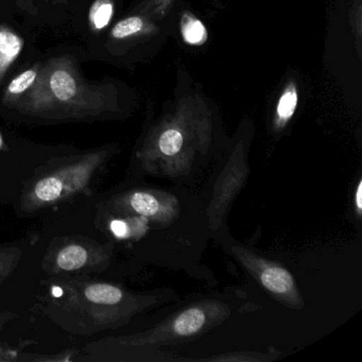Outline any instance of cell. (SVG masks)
I'll return each instance as SVG.
<instances>
[{"label":"cell","mask_w":362,"mask_h":362,"mask_svg":"<svg viewBox=\"0 0 362 362\" xmlns=\"http://www.w3.org/2000/svg\"><path fill=\"white\" fill-rule=\"evenodd\" d=\"M54 279L43 298V311L54 324L78 336H92L128 323L145 306L144 296L97 279Z\"/></svg>","instance_id":"1"},{"label":"cell","mask_w":362,"mask_h":362,"mask_svg":"<svg viewBox=\"0 0 362 362\" xmlns=\"http://www.w3.org/2000/svg\"><path fill=\"white\" fill-rule=\"evenodd\" d=\"M13 109L45 119L97 117L117 110V93L113 86L88 83L73 59L63 56L42 64L37 81Z\"/></svg>","instance_id":"2"},{"label":"cell","mask_w":362,"mask_h":362,"mask_svg":"<svg viewBox=\"0 0 362 362\" xmlns=\"http://www.w3.org/2000/svg\"><path fill=\"white\" fill-rule=\"evenodd\" d=\"M211 128V110L204 99L197 94L182 96L173 113L152 129L139 160L149 169L158 163L170 170L185 168L196 152L209 148Z\"/></svg>","instance_id":"3"},{"label":"cell","mask_w":362,"mask_h":362,"mask_svg":"<svg viewBox=\"0 0 362 362\" xmlns=\"http://www.w3.org/2000/svg\"><path fill=\"white\" fill-rule=\"evenodd\" d=\"M112 153L111 147L96 149L37 177L23 194V209L33 213L64 202L77 194H86L95 175Z\"/></svg>","instance_id":"4"},{"label":"cell","mask_w":362,"mask_h":362,"mask_svg":"<svg viewBox=\"0 0 362 362\" xmlns=\"http://www.w3.org/2000/svg\"><path fill=\"white\" fill-rule=\"evenodd\" d=\"M230 310L220 302H200L184 309L175 317L143 334L97 341L86 347L88 354L107 347H141L165 341L190 338L211 327L218 320L228 317Z\"/></svg>","instance_id":"5"},{"label":"cell","mask_w":362,"mask_h":362,"mask_svg":"<svg viewBox=\"0 0 362 362\" xmlns=\"http://www.w3.org/2000/svg\"><path fill=\"white\" fill-rule=\"evenodd\" d=\"M113 245H101L83 237H62L50 243L43 270L52 276L88 274L101 272L109 267Z\"/></svg>","instance_id":"6"},{"label":"cell","mask_w":362,"mask_h":362,"mask_svg":"<svg viewBox=\"0 0 362 362\" xmlns=\"http://www.w3.org/2000/svg\"><path fill=\"white\" fill-rule=\"evenodd\" d=\"M111 203L115 213L141 216L160 224L171 223L179 214L175 197L153 190H131L115 197Z\"/></svg>","instance_id":"7"},{"label":"cell","mask_w":362,"mask_h":362,"mask_svg":"<svg viewBox=\"0 0 362 362\" xmlns=\"http://www.w3.org/2000/svg\"><path fill=\"white\" fill-rule=\"evenodd\" d=\"M237 256L241 260L245 268L257 277L262 285L270 293L279 296L281 300L296 306L300 304V298L294 283L293 276L287 269L267 262L257 256L253 255L245 249H234Z\"/></svg>","instance_id":"8"},{"label":"cell","mask_w":362,"mask_h":362,"mask_svg":"<svg viewBox=\"0 0 362 362\" xmlns=\"http://www.w3.org/2000/svg\"><path fill=\"white\" fill-rule=\"evenodd\" d=\"M24 45V40L13 29L0 25V83L22 54Z\"/></svg>","instance_id":"9"},{"label":"cell","mask_w":362,"mask_h":362,"mask_svg":"<svg viewBox=\"0 0 362 362\" xmlns=\"http://www.w3.org/2000/svg\"><path fill=\"white\" fill-rule=\"evenodd\" d=\"M156 33L158 28L151 18L139 13V16H129L119 21L112 29L111 37L117 41H126L147 37Z\"/></svg>","instance_id":"10"},{"label":"cell","mask_w":362,"mask_h":362,"mask_svg":"<svg viewBox=\"0 0 362 362\" xmlns=\"http://www.w3.org/2000/svg\"><path fill=\"white\" fill-rule=\"evenodd\" d=\"M298 103V90L293 80L288 82L279 95L273 116V128L275 131L283 130L296 114Z\"/></svg>","instance_id":"11"},{"label":"cell","mask_w":362,"mask_h":362,"mask_svg":"<svg viewBox=\"0 0 362 362\" xmlns=\"http://www.w3.org/2000/svg\"><path fill=\"white\" fill-rule=\"evenodd\" d=\"M42 64H35V66L22 71L20 75L11 80L3 96V105L7 107H16L18 101L33 88L37 81V76L41 71Z\"/></svg>","instance_id":"12"},{"label":"cell","mask_w":362,"mask_h":362,"mask_svg":"<svg viewBox=\"0 0 362 362\" xmlns=\"http://www.w3.org/2000/svg\"><path fill=\"white\" fill-rule=\"evenodd\" d=\"M149 220L141 216L114 218L110 221L109 228L117 239H139L146 234Z\"/></svg>","instance_id":"13"},{"label":"cell","mask_w":362,"mask_h":362,"mask_svg":"<svg viewBox=\"0 0 362 362\" xmlns=\"http://www.w3.org/2000/svg\"><path fill=\"white\" fill-rule=\"evenodd\" d=\"M180 31H181L182 39L187 45H204L209 40V33L205 25L197 16L188 11L182 14Z\"/></svg>","instance_id":"14"},{"label":"cell","mask_w":362,"mask_h":362,"mask_svg":"<svg viewBox=\"0 0 362 362\" xmlns=\"http://www.w3.org/2000/svg\"><path fill=\"white\" fill-rule=\"evenodd\" d=\"M114 16L113 0H95L90 10V24L95 31H101L109 26Z\"/></svg>","instance_id":"15"},{"label":"cell","mask_w":362,"mask_h":362,"mask_svg":"<svg viewBox=\"0 0 362 362\" xmlns=\"http://www.w3.org/2000/svg\"><path fill=\"white\" fill-rule=\"evenodd\" d=\"M22 256L23 251L18 247H0V286L18 268Z\"/></svg>","instance_id":"16"},{"label":"cell","mask_w":362,"mask_h":362,"mask_svg":"<svg viewBox=\"0 0 362 362\" xmlns=\"http://www.w3.org/2000/svg\"><path fill=\"white\" fill-rule=\"evenodd\" d=\"M175 3V0H145L139 11L152 21H160L170 12Z\"/></svg>","instance_id":"17"},{"label":"cell","mask_w":362,"mask_h":362,"mask_svg":"<svg viewBox=\"0 0 362 362\" xmlns=\"http://www.w3.org/2000/svg\"><path fill=\"white\" fill-rule=\"evenodd\" d=\"M349 23L355 37L356 49L361 58L362 52V0H354L353 7L349 13Z\"/></svg>","instance_id":"18"},{"label":"cell","mask_w":362,"mask_h":362,"mask_svg":"<svg viewBox=\"0 0 362 362\" xmlns=\"http://www.w3.org/2000/svg\"><path fill=\"white\" fill-rule=\"evenodd\" d=\"M18 317V315H14V313H0V332L3 330L4 326L7 324V322H9L10 320L14 319V317ZM11 355H9L8 353H5V351H1L0 349V360H11Z\"/></svg>","instance_id":"19"},{"label":"cell","mask_w":362,"mask_h":362,"mask_svg":"<svg viewBox=\"0 0 362 362\" xmlns=\"http://www.w3.org/2000/svg\"><path fill=\"white\" fill-rule=\"evenodd\" d=\"M355 205L357 209L358 214L361 215L362 211V182L360 181L358 184L357 189H356L355 194Z\"/></svg>","instance_id":"20"},{"label":"cell","mask_w":362,"mask_h":362,"mask_svg":"<svg viewBox=\"0 0 362 362\" xmlns=\"http://www.w3.org/2000/svg\"><path fill=\"white\" fill-rule=\"evenodd\" d=\"M3 146V139H1V135H0V147Z\"/></svg>","instance_id":"21"}]
</instances>
